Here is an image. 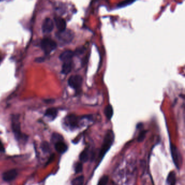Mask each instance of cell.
<instances>
[{"mask_svg":"<svg viewBox=\"0 0 185 185\" xmlns=\"http://www.w3.org/2000/svg\"><path fill=\"white\" fill-rule=\"evenodd\" d=\"M115 140V135L112 131H107L103 140V145L101 148V151L99 153V158L102 159V158L105 156L108 150L111 147L112 144L114 143Z\"/></svg>","mask_w":185,"mask_h":185,"instance_id":"cell-1","label":"cell"},{"mask_svg":"<svg viewBox=\"0 0 185 185\" xmlns=\"http://www.w3.org/2000/svg\"><path fill=\"white\" fill-rule=\"evenodd\" d=\"M57 43L50 38H44L41 42V47L46 55H49L57 48Z\"/></svg>","mask_w":185,"mask_h":185,"instance_id":"cell-2","label":"cell"},{"mask_svg":"<svg viewBox=\"0 0 185 185\" xmlns=\"http://www.w3.org/2000/svg\"><path fill=\"white\" fill-rule=\"evenodd\" d=\"M82 83L83 78L80 75H73L71 76L68 80L69 85L77 91L80 89Z\"/></svg>","mask_w":185,"mask_h":185,"instance_id":"cell-3","label":"cell"},{"mask_svg":"<svg viewBox=\"0 0 185 185\" xmlns=\"http://www.w3.org/2000/svg\"><path fill=\"white\" fill-rule=\"evenodd\" d=\"M57 36L59 40L66 44L71 42L74 38V33L71 30H66L63 32H59Z\"/></svg>","mask_w":185,"mask_h":185,"instance_id":"cell-4","label":"cell"},{"mask_svg":"<svg viewBox=\"0 0 185 185\" xmlns=\"http://www.w3.org/2000/svg\"><path fill=\"white\" fill-rule=\"evenodd\" d=\"M170 151L172 154L173 161L176 167L179 169L180 168V163H181V155L179 150L178 149L177 147L174 145L170 144Z\"/></svg>","mask_w":185,"mask_h":185,"instance_id":"cell-5","label":"cell"},{"mask_svg":"<svg viewBox=\"0 0 185 185\" xmlns=\"http://www.w3.org/2000/svg\"><path fill=\"white\" fill-rule=\"evenodd\" d=\"M12 128L13 132L15 134V137L17 140L23 138V134L21 133L20 129V124L19 122V117L14 116L12 120Z\"/></svg>","mask_w":185,"mask_h":185,"instance_id":"cell-6","label":"cell"},{"mask_svg":"<svg viewBox=\"0 0 185 185\" xmlns=\"http://www.w3.org/2000/svg\"><path fill=\"white\" fill-rule=\"evenodd\" d=\"M65 123L69 128L76 129L79 126V119L74 115H70L66 118Z\"/></svg>","mask_w":185,"mask_h":185,"instance_id":"cell-7","label":"cell"},{"mask_svg":"<svg viewBox=\"0 0 185 185\" xmlns=\"http://www.w3.org/2000/svg\"><path fill=\"white\" fill-rule=\"evenodd\" d=\"M54 28V23L50 18L45 19L42 25V31L43 33L49 34L52 31Z\"/></svg>","mask_w":185,"mask_h":185,"instance_id":"cell-8","label":"cell"},{"mask_svg":"<svg viewBox=\"0 0 185 185\" xmlns=\"http://www.w3.org/2000/svg\"><path fill=\"white\" fill-rule=\"evenodd\" d=\"M17 170L15 169H12L4 173L2 175V178L4 181L9 182L15 179L17 177Z\"/></svg>","mask_w":185,"mask_h":185,"instance_id":"cell-9","label":"cell"},{"mask_svg":"<svg viewBox=\"0 0 185 185\" xmlns=\"http://www.w3.org/2000/svg\"><path fill=\"white\" fill-rule=\"evenodd\" d=\"M74 52H72L71 50H65L60 55L59 58L61 61L65 63L67 61H72V59L74 57Z\"/></svg>","mask_w":185,"mask_h":185,"instance_id":"cell-10","label":"cell"},{"mask_svg":"<svg viewBox=\"0 0 185 185\" xmlns=\"http://www.w3.org/2000/svg\"><path fill=\"white\" fill-rule=\"evenodd\" d=\"M55 23L59 32H63L66 29V22L62 17H57L55 19Z\"/></svg>","mask_w":185,"mask_h":185,"instance_id":"cell-11","label":"cell"},{"mask_svg":"<svg viewBox=\"0 0 185 185\" xmlns=\"http://www.w3.org/2000/svg\"><path fill=\"white\" fill-rule=\"evenodd\" d=\"M55 148L59 153L63 154L67 151V146L63 141H59L55 143Z\"/></svg>","mask_w":185,"mask_h":185,"instance_id":"cell-12","label":"cell"},{"mask_svg":"<svg viewBox=\"0 0 185 185\" xmlns=\"http://www.w3.org/2000/svg\"><path fill=\"white\" fill-rule=\"evenodd\" d=\"M72 69V61L65 62V63H64L63 66H62L61 72L64 74H67L71 71Z\"/></svg>","mask_w":185,"mask_h":185,"instance_id":"cell-13","label":"cell"},{"mask_svg":"<svg viewBox=\"0 0 185 185\" xmlns=\"http://www.w3.org/2000/svg\"><path fill=\"white\" fill-rule=\"evenodd\" d=\"M57 114H58V111L56 109L50 108L46 111L45 115L50 118L51 120H54L57 117Z\"/></svg>","mask_w":185,"mask_h":185,"instance_id":"cell-14","label":"cell"},{"mask_svg":"<svg viewBox=\"0 0 185 185\" xmlns=\"http://www.w3.org/2000/svg\"><path fill=\"white\" fill-rule=\"evenodd\" d=\"M167 183L168 185H175L176 183V174L174 172L172 171L168 175L167 178Z\"/></svg>","mask_w":185,"mask_h":185,"instance_id":"cell-15","label":"cell"},{"mask_svg":"<svg viewBox=\"0 0 185 185\" xmlns=\"http://www.w3.org/2000/svg\"><path fill=\"white\" fill-rule=\"evenodd\" d=\"M104 114L108 120H110L111 119L112 117L114 115V110L111 105H108L105 107Z\"/></svg>","mask_w":185,"mask_h":185,"instance_id":"cell-16","label":"cell"},{"mask_svg":"<svg viewBox=\"0 0 185 185\" xmlns=\"http://www.w3.org/2000/svg\"><path fill=\"white\" fill-rule=\"evenodd\" d=\"M90 158V151L88 149H84L80 153L79 159L82 162H86L89 160Z\"/></svg>","mask_w":185,"mask_h":185,"instance_id":"cell-17","label":"cell"},{"mask_svg":"<svg viewBox=\"0 0 185 185\" xmlns=\"http://www.w3.org/2000/svg\"><path fill=\"white\" fill-rule=\"evenodd\" d=\"M84 182V176L77 177L72 181V185H83Z\"/></svg>","mask_w":185,"mask_h":185,"instance_id":"cell-18","label":"cell"},{"mask_svg":"<svg viewBox=\"0 0 185 185\" xmlns=\"http://www.w3.org/2000/svg\"><path fill=\"white\" fill-rule=\"evenodd\" d=\"M109 181V177L107 175H104L101 178L97 185H107Z\"/></svg>","mask_w":185,"mask_h":185,"instance_id":"cell-19","label":"cell"},{"mask_svg":"<svg viewBox=\"0 0 185 185\" xmlns=\"http://www.w3.org/2000/svg\"><path fill=\"white\" fill-rule=\"evenodd\" d=\"M134 1H122V2H120L118 4L117 7L118 8H121V7H124L128 5L133 3Z\"/></svg>","mask_w":185,"mask_h":185,"instance_id":"cell-20","label":"cell"},{"mask_svg":"<svg viewBox=\"0 0 185 185\" xmlns=\"http://www.w3.org/2000/svg\"><path fill=\"white\" fill-rule=\"evenodd\" d=\"M146 133H147V131L145 130H142L140 132V134L139 135L138 139H137V141H139V142H142L145 140V136H146Z\"/></svg>","mask_w":185,"mask_h":185,"instance_id":"cell-21","label":"cell"},{"mask_svg":"<svg viewBox=\"0 0 185 185\" xmlns=\"http://www.w3.org/2000/svg\"><path fill=\"white\" fill-rule=\"evenodd\" d=\"M74 170L76 173H79L82 172L83 170V164L82 163H77L74 167Z\"/></svg>","mask_w":185,"mask_h":185,"instance_id":"cell-22","label":"cell"},{"mask_svg":"<svg viewBox=\"0 0 185 185\" xmlns=\"http://www.w3.org/2000/svg\"><path fill=\"white\" fill-rule=\"evenodd\" d=\"M42 149L44 152H49L50 150V145L46 142H44L41 145Z\"/></svg>","mask_w":185,"mask_h":185,"instance_id":"cell-23","label":"cell"},{"mask_svg":"<svg viewBox=\"0 0 185 185\" xmlns=\"http://www.w3.org/2000/svg\"><path fill=\"white\" fill-rule=\"evenodd\" d=\"M84 50H85V49L84 48H78L76 50V52H74V55L75 54L78 55H82L84 53Z\"/></svg>","mask_w":185,"mask_h":185,"instance_id":"cell-24","label":"cell"},{"mask_svg":"<svg viewBox=\"0 0 185 185\" xmlns=\"http://www.w3.org/2000/svg\"><path fill=\"white\" fill-rule=\"evenodd\" d=\"M0 151L1 152H4V147L2 142L0 141Z\"/></svg>","mask_w":185,"mask_h":185,"instance_id":"cell-25","label":"cell"}]
</instances>
